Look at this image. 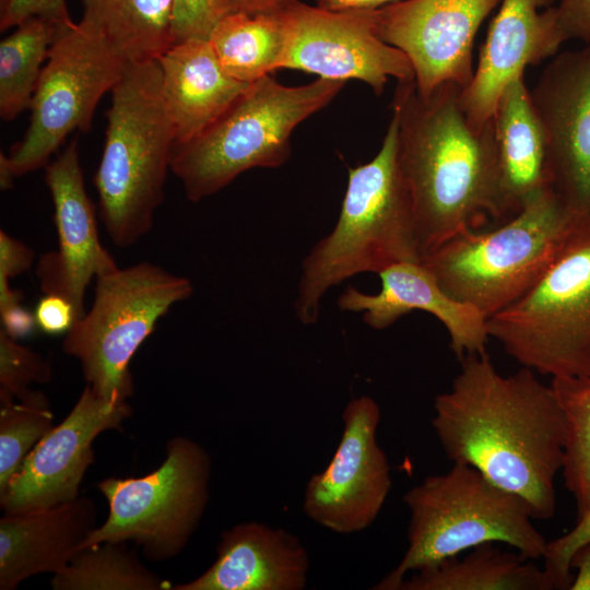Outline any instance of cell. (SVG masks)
<instances>
[{
	"label": "cell",
	"instance_id": "obj_1",
	"mask_svg": "<svg viewBox=\"0 0 590 590\" xmlns=\"http://www.w3.org/2000/svg\"><path fill=\"white\" fill-rule=\"evenodd\" d=\"M460 361L450 389L434 401L432 426L446 457L519 495L533 519L552 518L567 437L552 386L523 366L502 375L486 352Z\"/></svg>",
	"mask_w": 590,
	"mask_h": 590
},
{
	"label": "cell",
	"instance_id": "obj_2",
	"mask_svg": "<svg viewBox=\"0 0 590 590\" xmlns=\"http://www.w3.org/2000/svg\"><path fill=\"white\" fill-rule=\"evenodd\" d=\"M461 90L445 83L422 95L411 79L398 81L392 98L398 162L412 198L422 257L460 233L508 220L493 119L475 129L460 105Z\"/></svg>",
	"mask_w": 590,
	"mask_h": 590
},
{
	"label": "cell",
	"instance_id": "obj_3",
	"mask_svg": "<svg viewBox=\"0 0 590 590\" xmlns=\"http://www.w3.org/2000/svg\"><path fill=\"white\" fill-rule=\"evenodd\" d=\"M422 250L410 190L398 162V125L391 117L381 148L349 169L338 221L302 262L294 308L303 324L317 322L326 293L356 274L420 262Z\"/></svg>",
	"mask_w": 590,
	"mask_h": 590
},
{
	"label": "cell",
	"instance_id": "obj_4",
	"mask_svg": "<svg viewBox=\"0 0 590 590\" xmlns=\"http://www.w3.org/2000/svg\"><path fill=\"white\" fill-rule=\"evenodd\" d=\"M106 117L94 179L98 211L113 244L126 248L153 227L176 140L157 60L127 63Z\"/></svg>",
	"mask_w": 590,
	"mask_h": 590
},
{
	"label": "cell",
	"instance_id": "obj_5",
	"mask_svg": "<svg viewBox=\"0 0 590 590\" xmlns=\"http://www.w3.org/2000/svg\"><path fill=\"white\" fill-rule=\"evenodd\" d=\"M402 500L410 511L408 547L374 590H399L408 573L484 543H506L530 560L545 554L547 541L532 524L526 500L471 465L453 463L448 472L425 477Z\"/></svg>",
	"mask_w": 590,
	"mask_h": 590
},
{
	"label": "cell",
	"instance_id": "obj_6",
	"mask_svg": "<svg viewBox=\"0 0 590 590\" xmlns=\"http://www.w3.org/2000/svg\"><path fill=\"white\" fill-rule=\"evenodd\" d=\"M345 82L318 78L285 86L270 74L250 83L202 133L173 148L170 172L199 202L252 168H275L291 154V135L326 107Z\"/></svg>",
	"mask_w": 590,
	"mask_h": 590
},
{
	"label": "cell",
	"instance_id": "obj_7",
	"mask_svg": "<svg viewBox=\"0 0 590 590\" xmlns=\"http://www.w3.org/2000/svg\"><path fill=\"white\" fill-rule=\"evenodd\" d=\"M574 220L548 189L504 223L460 233L425 253L420 262L451 297L489 318L539 281Z\"/></svg>",
	"mask_w": 590,
	"mask_h": 590
},
{
	"label": "cell",
	"instance_id": "obj_8",
	"mask_svg": "<svg viewBox=\"0 0 590 590\" xmlns=\"http://www.w3.org/2000/svg\"><path fill=\"white\" fill-rule=\"evenodd\" d=\"M487 331L534 373L590 380V219L575 216L539 281L487 318Z\"/></svg>",
	"mask_w": 590,
	"mask_h": 590
},
{
	"label": "cell",
	"instance_id": "obj_9",
	"mask_svg": "<svg viewBox=\"0 0 590 590\" xmlns=\"http://www.w3.org/2000/svg\"><path fill=\"white\" fill-rule=\"evenodd\" d=\"M191 281L141 261L96 278L88 311L64 334L62 351L74 357L86 385L106 401H127L134 387L130 362L177 303L191 296Z\"/></svg>",
	"mask_w": 590,
	"mask_h": 590
},
{
	"label": "cell",
	"instance_id": "obj_10",
	"mask_svg": "<svg viewBox=\"0 0 590 590\" xmlns=\"http://www.w3.org/2000/svg\"><path fill=\"white\" fill-rule=\"evenodd\" d=\"M210 476L208 451L193 439L173 437L157 469L142 476L107 477L97 484L108 502V516L88 533L80 550L131 541L150 560L173 558L203 517Z\"/></svg>",
	"mask_w": 590,
	"mask_h": 590
},
{
	"label": "cell",
	"instance_id": "obj_11",
	"mask_svg": "<svg viewBox=\"0 0 590 590\" xmlns=\"http://www.w3.org/2000/svg\"><path fill=\"white\" fill-rule=\"evenodd\" d=\"M127 63L82 22L61 27L34 91L24 138L5 155L15 177L46 166L73 131L91 129L96 106Z\"/></svg>",
	"mask_w": 590,
	"mask_h": 590
},
{
	"label": "cell",
	"instance_id": "obj_12",
	"mask_svg": "<svg viewBox=\"0 0 590 590\" xmlns=\"http://www.w3.org/2000/svg\"><path fill=\"white\" fill-rule=\"evenodd\" d=\"M286 44L281 69L328 80H359L375 94L388 79H414L410 59L376 33V10L333 12L294 1L281 10Z\"/></svg>",
	"mask_w": 590,
	"mask_h": 590
},
{
	"label": "cell",
	"instance_id": "obj_13",
	"mask_svg": "<svg viewBox=\"0 0 590 590\" xmlns=\"http://www.w3.org/2000/svg\"><path fill=\"white\" fill-rule=\"evenodd\" d=\"M381 412L369 396L347 402L343 430L328 465L308 480L302 508L315 523L340 534L367 529L392 486L388 458L377 440Z\"/></svg>",
	"mask_w": 590,
	"mask_h": 590
},
{
	"label": "cell",
	"instance_id": "obj_14",
	"mask_svg": "<svg viewBox=\"0 0 590 590\" xmlns=\"http://www.w3.org/2000/svg\"><path fill=\"white\" fill-rule=\"evenodd\" d=\"M502 0H400L376 10V33L403 51L422 95L471 81L479 27Z\"/></svg>",
	"mask_w": 590,
	"mask_h": 590
},
{
	"label": "cell",
	"instance_id": "obj_15",
	"mask_svg": "<svg viewBox=\"0 0 590 590\" xmlns=\"http://www.w3.org/2000/svg\"><path fill=\"white\" fill-rule=\"evenodd\" d=\"M128 401H106L85 385L72 410L31 450L0 492L4 514L49 507L79 497L80 484L94 461L93 441L119 429L131 415Z\"/></svg>",
	"mask_w": 590,
	"mask_h": 590
},
{
	"label": "cell",
	"instance_id": "obj_16",
	"mask_svg": "<svg viewBox=\"0 0 590 590\" xmlns=\"http://www.w3.org/2000/svg\"><path fill=\"white\" fill-rule=\"evenodd\" d=\"M530 93L546 137L551 188L573 215L590 219V43L556 55Z\"/></svg>",
	"mask_w": 590,
	"mask_h": 590
},
{
	"label": "cell",
	"instance_id": "obj_17",
	"mask_svg": "<svg viewBox=\"0 0 590 590\" xmlns=\"http://www.w3.org/2000/svg\"><path fill=\"white\" fill-rule=\"evenodd\" d=\"M45 181L54 202L57 249L44 253L37 263L39 288L66 297L82 317L91 281L118 266L99 239L76 139L45 166Z\"/></svg>",
	"mask_w": 590,
	"mask_h": 590
},
{
	"label": "cell",
	"instance_id": "obj_18",
	"mask_svg": "<svg viewBox=\"0 0 590 590\" xmlns=\"http://www.w3.org/2000/svg\"><path fill=\"white\" fill-rule=\"evenodd\" d=\"M553 0H502L470 83L459 102L469 122L484 128L507 84L524 69L555 56L567 39Z\"/></svg>",
	"mask_w": 590,
	"mask_h": 590
},
{
	"label": "cell",
	"instance_id": "obj_19",
	"mask_svg": "<svg viewBox=\"0 0 590 590\" xmlns=\"http://www.w3.org/2000/svg\"><path fill=\"white\" fill-rule=\"evenodd\" d=\"M378 275L381 290L377 294L347 286L338 298V307L362 314L363 321L375 330H384L401 317L422 310L445 326L458 359L486 352L487 318L475 307L451 297L421 262H399Z\"/></svg>",
	"mask_w": 590,
	"mask_h": 590
},
{
	"label": "cell",
	"instance_id": "obj_20",
	"mask_svg": "<svg viewBox=\"0 0 590 590\" xmlns=\"http://www.w3.org/2000/svg\"><path fill=\"white\" fill-rule=\"evenodd\" d=\"M310 558L300 539L283 528L240 522L221 533L216 559L172 590H303Z\"/></svg>",
	"mask_w": 590,
	"mask_h": 590
},
{
	"label": "cell",
	"instance_id": "obj_21",
	"mask_svg": "<svg viewBox=\"0 0 590 590\" xmlns=\"http://www.w3.org/2000/svg\"><path fill=\"white\" fill-rule=\"evenodd\" d=\"M90 497L0 519V589L14 590L30 577L62 570L97 527Z\"/></svg>",
	"mask_w": 590,
	"mask_h": 590
},
{
	"label": "cell",
	"instance_id": "obj_22",
	"mask_svg": "<svg viewBox=\"0 0 590 590\" xmlns=\"http://www.w3.org/2000/svg\"><path fill=\"white\" fill-rule=\"evenodd\" d=\"M157 61L164 101L175 129L174 145L202 133L249 85L224 71L206 38L175 43Z\"/></svg>",
	"mask_w": 590,
	"mask_h": 590
},
{
	"label": "cell",
	"instance_id": "obj_23",
	"mask_svg": "<svg viewBox=\"0 0 590 590\" xmlns=\"http://www.w3.org/2000/svg\"><path fill=\"white\" fill-rule=\"evenodd\" d=\"M500 188L508 219L551 188L547 143L523 75L510 81L493 115Z\"/></svg>",
	"mask_w": 590,
	"mask_h": 590
},
{
	"label": "cell",
	"instance_id": "obj_24",
	"mask_svg": "<svg viewBox=\"0 0 590 590\" xmlns=\"http://www.w3.org/2000/svg\"><path fill=\"white\" fill-rule=\"evenodd\" d=\"M493 544L477 545L462 558L452 556L416 570L399 590H555L544 568Z\"/></svg>",
	"mask_w": 590,
	"mask_h": 590
},
{
	"label": "cell",
	"instance_id": "obj_25",
	"mask_svg": "<svg viewBox=\"0 0 590 590\" xmlns=\"http://www.w3.org/2000/svg\"><path fill=\"white\" fill-rule=\"evenodd\" d=\"M173 0H83L81 22L126 63L157 60L173 44Z\"/></svg>",
	"mask_w": 590,
	"mask_h": 590
},
{
	"label": "cell",
	"instance_id": "obj_26",
	"mask_svg": "<svg viewBox=\"0 0 590 590\" xmlns=\"http://www.w3.org/2000/svg\"><path fill=\"white\" fill-rule=\"evenodd\" d=\"M208 39L224 71L250 84L281 69L286 30L281 11L232 12L215 24Z\"/></svg>",
	"mask_w": 590,
	"mask_h": 590
},
{
	"label": "cell",
	"instance_id": "obj_27",
	"mask_svg": "<svg viewBox=\"0 0 590 590\" xmlns=\"http://www.w3.org/2000/svg\"><path fill=\"white\" fill-rule=\"evenodd\" d=\"M0 43V116L13 120L30 108L57 24L31 17ZM64 27V26H63Z\"/></svg>",
	"mask_w": 590,
	"mask_h": 590
},
{
	"label": "cell",
	"instance_id": "obj_28",
	"mask_svg": "<svg viewBox=\"0 0 590 590\" xmlns=\"http://www.w3.org/2000/svg\"><path fill=\"white\" fill-rule=\"evenodd\" d=\"M55 590H169L172 583L150 571L123 542H104L78 551L52 575Z\"/></svg>",
	"mask_w": 590,
	"mask_h": 590
},
{
	"label": "cell",
	"instance_id": "obj_29",
	"mask_svg": "<svg viewBox=\"0 0 590 590\" xmlns=\"http://www.w3.org/2000/svg\"><path fill=\"white\" fill-rule=\"evenodd\" d=\"M551 386L567 424L564 484L575 498L579 516L590 503V380L552 378Z\"/></svg>",
	"mask_w": 590,
	"mask_h": 590
},
{
	"label": "cell",
	"instance_id": "obj_30",
	"mask_svg": "<svg viewBox=\"0 0 590 590\" xmlns=\"http://www.w3.org/2000/svg\"><path fill=\"white\" fill-rule=\"evenodd\" d=\"M0 492L26 456L54 427L48 398L30 389L14 401L0 402Z\"/></svg>",
	"mask_w": 590,
	"mask_h": 590
},
{
	"label": "cell",
	"instance_id": "obj_31",
	"mask_svg": "<svg viewBox=\"0 0 590 590\" xmlns=\"http://www.w3.org/2000/svg\"><path fill=\"white\" fill-rule=\"evenodd\" d=\"M51 379L50 364L38 353L23 346L0 330V402L14 401L33 382Z\"/></svg>",
	"mask_w": 590,
	"mask_h": 590
},
{
	"label": "cell",
	"instance_id": "obj_32",
	"mask_svg": "<svg viewBox=\"0 0 590 590\" xmlns=\"http://www.w3.org/2000/svg\"><path fill=\"white\" fill-rule=\"evenodd\" d=\"M232 13L229 0H173L174 44L189 38H209L215 24Z\"/></svg>",
	"mask_w": 590,
	"mask_h": 590
},
{
	"label": "cell",
	"instance_id": "obj_33",
	"mask_svg": "<svg viewBox=\"0 0 590 590\" xmlns=\"http://www.w3.org/2000/svg\"><path fill=\"white\" fill-rule=\"evenodd\" d=\"M590 541V503L577 517V523L566 534L547 541L543 556L544 570L555 589H569L574 580L570 560L576 550Z\"/></svg>",
	"mask_w": 590,
	"mask_h": 590
},
{
	"label": "cell",
	"instance_id": "obj_34",
	"mask_svg": "<svg viewBox=\"0 0 590 590\" xmlns=\"http://www.w3.org/2000/svg\"><path fill=\"white\" fill-rule=\"evenodd\" d=\"M31 17L46 19L59 27L73 23L66 0H10L0 12V28L15 27Z\"/></svg>",
	"mask_w": 590,
	"mask_h": 590
},
{
	"label": "cell",
	"instance_id": "obj_35",
	"mask_svg": "<svg viewBox=\"0 0 590 590\" xmlns=\"http://www.w3.org/2000/svg\"><path fill=\"white\" fill-rule=\"evenodd\" d=\"M36 327L46 334H66L80 315L75 306L66 297L45 294L34 310Z\"/></svg>",
	"mask_w": 590,
	"mask_h": 590
},
{
	"label": "cell",
	"instance_id": "obj_36",
	"mask_svg": "<svg viewBox=\"0 0 590 590\" xmlns=\"http://www.w3.org/2000/svg\"><path fill=\"white\" fill-rule=\"evenodd\" d=\"M34 251L26 244L0 231V284L30 269Z\"/></svg>",
	"mask_w": 590,
	"mask_h": 590
},
{
	"label": "cell",
	"instance_id": "obj_37",
	"mask_svg": "<svg viewBox=\"0 0 590 590\" xmlns=\"http://www.w3.org/2000/svg\"><path fill=\"white\" fill-rule=\"evenodd\" d=\"M556 10L568 40L578 38L590 43V0H560Z\"/></svg>",
	"mask_w": 590,
	"mask_h": 590
},
{
	"label": "cell",
	"instance_id": "obj_38",
	"mask_svg": "<svg viewBox=\"0 0 590 590\" xmlns=\"http://www.w3.org/2000/svg\"><path fill=\"white\" fill-rule=\"evenodd\" d=\"M2 330L19 340L30 335L36 327L34 312L25 309L21 304L0 311Z\"/></svg>",
	"mask_w": 590,
	"mask_h": 590
},
{
	"label": "cell",
	"instance_id": "obj_39",
	"mask_svg": "<svg viewBox=\"0 0 590 590\" xmlns=\"http://www.w3.org/2000/svg\"><path fill=\"white\" fill-rule=\"evenodd\" d=\"M570 567L578 573L569 590H590V541L579 546L574 553Z\"/></svg>",
	"mask_w": 590,
	"mask_h": 590
},
{
	"label": "cell",
	"instance_id": "obj_40",
	"mask_svg": "<svg viewBox=\"0 0 590 590\" xmlns=\"http://www.w3.org/2000/svg\"><path fill=\"white\" fill-rule=\"evenodd\" d=\"M400 0H315L318 8L333 11L377 10Z\"/></svg>",
	"mask_w": 590,
	"mask_h": 590
},
{
	"label": "cell",
	"instance_id": "obj_41",
	"mask_svg": "<svg viewBox=\"0 0 590 590\" xmlns=\"http://www.w3.org/2000/svg\"><path fill=\"white\" fill-rule=\"evenodd\" d=\"M296 0H229L232 12L249 14L275 13Z\"/></svg>",
	"mask_w": 590,
	"mask_h": 590
},
{
	"label": "cell",
	"instance_id": "obj_42",
	"mask_svg": "<svg viewBox=\"0 0 590 590\" xmlns=\"http://www.w3.org/2000/svg\"><path fill=\"white\" fill-rule=\"evenodd\" d=\"M15 175L12 173L11 168L9 167L5 155L3 153L0 154V186L2 190H8L12 188L13 181L15 179Z\"/></svg>",
	"mask_w": 590,
	"mask_h": 590
},
{
	"label": "cell",
	"instance_id": "obj_43",
	"mask_svg": "<svg viewBox=\"0 0 590 590\" xmlns=\"http://www.w3.org/2000/svg\"><path fill=\"white\" fill-rule=\"evenodd\" d=\"M9 1L10 0H0V12H2L7 8Z\"/></svg>",
	"mask_w": 590,
	"mask_h": 590
}]
</instances>
